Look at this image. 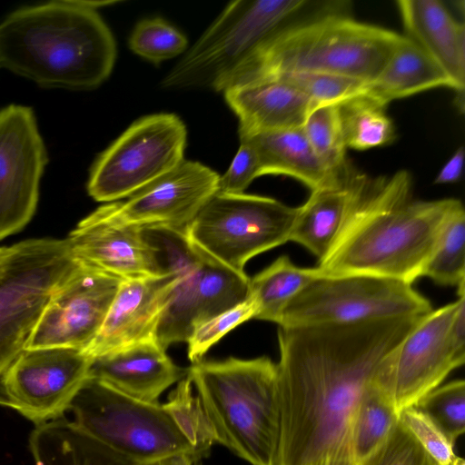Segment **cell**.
I'll use <instances>...</instances> for the list:
<instances>
[{
    "label": "cell",
    "instance_id": "f1b7e54d",
    "mask_svg": "<svg viewBox=\"0 0 465 465\" xmlns=\"http://www.w3.org/2000/svg\"><path fill=\"white\" fill-rule=\"evenodd\" d=\"M385 108L366 95L340 104L347 148L363 151L388 145L395 140V127Z\"/></svg>",
    "mask_w": 465,
    "mask_h": 465
},
{
    "label": "cell",
    "instance_id": "8d00e7d4",
    "mask_svg": "<svg viewBox=\"0 0 465 465\" xmlns=\"http://www.w3.org/2000/svg\"><path fill=\"white\" fill-rule=\"evenodd\" d=\"M359 465H439L400 422L386 441Z\"/></svg>",
    "mask_w": 465,
    "mask_h": 465
},
{
    "label": "cell",
    "instance_id": "603a6c76",
    "mask_svg": "<svg viewBox=\"0 0 465 465\" xmlns=\"http://www.w3.org/2000/svg\"><path fill=\"white\" fill-rule=\"evenodd\" d=\"M367 177L348 163L333 183L312 191L307 201L298 207L290 242L307 249L318 261L322 259Z\"/></svg>",
    "mask_w": 465,
    "mask_h": 465
},
{
    "label": "cell",
    "instance_id": "7a4b0ae2",
    "mask_svg": "<svg viewBox=\"0 0 465 465\" xmlns=\"http://www.w3.org/2000/svg\"><path fill=\"white\" fill-rule=\"evenodd\" d=\"M411 174L367 177L342 227L315 266L319 274H363L413 284L460 202L413 199Z\"/></svg>",
    "mask_w": 465,
    "mask_h": 465
},
{
    "label": "cell",
    "instance_id": "60d3db41",
    "mask_svg": "<svg viewBox=\"0 0 465 465\" xmlns=\"http://www.w3.org/2000/svg\"><path fill=\"white\" fill-rule=\"evenodd\" d=\"M304 465H355L350 449L324 456Z\"/></svg>",
    "mask_w": 465,
    "mask_h": 465
},
{
    "label": "cell",
    "instance_id": "83f0119b",
    "mask_svg": "<svg viewBox=\"0 0 465 465\" xmlns=\"http://www.w3.org/2000/svg\"><path fill=\"white\" fill-rule=\"evenodd\" d=\"M399 421V413L372 381L364 390L353 413L349 445L355 465L374 453Z\"/></svg>",
    "mask_w": 465,
    "mask_h": 465
},
{
    "label": "cell",
    "instance_id": "4dcf8cb0",
    "mask_svg": "<svg viewBox=\"0 0 465 465\" xmlns=\"http://www.w3.org/2000/svg\"><path fill=\"white\" fill-rule=\"evenodd\" d=\"M193 389L190 378L184 377L169 394L163 405L200 460L207 457L216 440L207 415Z\"/></svg>",
    "mask_w": 465,
    "mask_h": 465
},
{
    "label": "cell",
    "instance_id": "30bf717a",
    "mask_svg": "<svg viewBox=\"0 0 465 465\" xmlns=\"http://www.w3.org/2000/svg\"><path fill=\"white\" fill-rule=\"evenodd\" d=\"M465 361V290L458 299L423 316L381 361L372 383L397 412L439 387Z\"/></svg>",
    "mask_w": 465,
    "mask_h": 465
},
{
    "label": "cell",
    "instance_id": "b9f144b4",
    "mask_svg": "<svg viewBox=\"0 0 465 465\" xmlns=\"http://www.w3.org/2000/svg\"><path fill=\"white\" fill-rule=\"evenodd\" d=\"M198 461L193 455L182 453L137 463L136 465H194Z\"/></svg>",
    "mask_w": 465,
    "mask_h": 465
},
{
    "label": "cell",
    "instance_id": "ffe728a7",
    "mask_svg": "<svg viewBox=\"0 0 465 465\" xmlns=\"http://www.w3.org/2000/svg\"><path fill=\"white\" fill-rule=\"evenodd\" d=\"M156 340L138 342L92 358L89 377L140 401H158L160 395L187 376Z\"/></svg>",
    "mask_w": 465,
    "mask_h": 465
},
{
    "label": "cell",
    "instance_id": "f546056e",
    "mask_svg": "<svg viewBox=\"0 0 465 465\" xmlns=\"http://www.w3.org/2000/svg\"><path fill=\"white\" fill-rule=\"evenodd\" d=\"M422 277L444 287L465 285V211L461 202L449 216Z\"/></svg>",
    "mask_w": 465,
    "mask_h": 465
},
{
    "label": "cell",
    "instance_id": "5bb4252c",
    "mask_svg": "<svg viewBox=\"0 0 465 465\" xmlns=\"http://www.w3.org/2000/svg\"><path fill=\"white\" fill-rule=\"evenodd\" d=\"M91 361L70 347L25 349L1 379L15 409L39 425L69 409L89 377Z\"/></svg>",
    "mask_w": 465,
    "mask_h": 465
},
{
    "label": "cell",
    "instance_id": "74e56055",
    "mask_svg": "<svg viewBox=\"0 0 465 465\" xmlns=\"http://www.w3.org/2000/svg\"><path fill=\"white\" fill-rule=\"evenodd\" d=\"M399 420L439 465H450L456 459L454 443L415 407L402 410Z\"/></svg>",
    "mask_w": 465,
    "mask_h": 465
},
{
    "label": "cell",
    "instance_id": "ba28073f",
    "mask_svg": "<svg viewBox=\"0 0 465 465\" xmlns=\"http://www.w3.org/2000/svg\"><path fill=\"white\" fill-rule=\"evenodd\" d=\"M68 410L83 431L136 463L182 453L199 460L167 409L158 401L137 400L88 377Z\"/></svg>",
    "mask_w": 465,
    "mask_h": 465
},
{
    "label": "cell",
    "instance_id": "836d02e7",
    "mask_svg": "<svg viewBox=\"0 0 465 465\" xmlns=\"http://www.w3.org/2000/svg\"><path fill=\"white\" fill-rule=\"evenodd\" d=\"M187 45L182 32L159 17L140 21L129 39L130 49L154 64L185 53Z\"/></svg>",
    "mask_w": 465,
    "mask_h": 465
},
{
    "label": "cell",
    "instance_id": "9a60e30c",
    "mask_svg": "<svg viewBox=\"0 0 465 465\" xmlns=\"http://www.w3.org/2000/svg\"><path fill=\"white\" fill-rule=\"evenodd\" d=\"M46 163L32 109L11 104L0 110V240L31 221Z\"/></svg>",
    "mask_w": 465,
    "mask_h": 465
},
{
    "label": "cell",
    "instance_id": "ee69618b",
    "mask_svg": "<svg viewBox=\"0 0 465 465\" xmlns=\"http://www.w3.org/2000/svg\"><path fill=\"white\" fill-rule=\"evenodd\" d=\"M450 465H465V462L462 458L456 457Z\"/></svg>",
    "mask_w": 465,
    "mask_h": 465
},
{
    "label": "cell",
    "instance_id": "7c38bea8",
    "mask_svg": "<svg viewBox=\"0 0 465 465\" xmlns=\"http://www.w3.org/2000/svg\"><path fill=\"white\" fill-rule=\"evenodd\" d=\"M430 302L413 284L363 274H317L288 303L279 327L424 316Z\"/></svg>",
    "mask_w": 465,
    "mask_h": 465
},
{
    "label": "cell",
    "instance_id": "7402d4cb",
    "mask_svg": "<svg viewBox=\"0 0 465 465\" xmlns=\"http://www.w3.org/2000/svg\"><path fill=\"white\" fill-rule=\"evenodd\" d=\"M225 101L239 120V137L302 127L315 103L293 86L266 82L229 88Z\"/></svg>",
    "mask_w": 465,
    "mask_h": 465
},
{
    "label": "cell",
    "instance_id": "7bdbcfd3",
    "mask_svg": "<svg viewBox=\"0 0 465 465\" xmlns=\"http://www.w3.org/2000/svg\"><path fill=\"white\" fill-rule=\"evenodd\" d=\"M0 405L15 409V403L9 397L2 379H0Z\"/></svg>",
    "mask_w": 465,
    "mask_h": 465
},
{
    "label": "cell",
    "instance_id": "d6986e66",
    "mask_svg": "<svg viewBox=\"0 0 465 465\" xmlns=\"http://www.w3.org/2000/svg\"><path fill=\"white\" fill-rule=\"evenodd\" d=\"M177 282L175 272L158 277L122 280L96 337L84 353L94 358L156 340L161 315Z\"/></svg>",
    "mask_w": 465,
    "mask_h": 465
},
{
    "label": "cell",
    "instance_id": "d4e9b609",
    "mask_svg": "<svg viewBox=\"0 0 465 465\" xmlns=\"http://www.w3.org/2000/svg\"><path fill=\"white\" fill-rule=\"evenodd\" d=\"M440 87L458 92L446 72L404 35L379 74L368 84L366 96L386 107L394 100Z\"/></svg>",
    "mask_w": 465,
    "mask_h": 465
},
{
    "label": "cell",
    "instance_id": "3957f363",
    "mask_svg": "<svg viewBox=\"0 0 465 465\" xmlns=\"http://www.w3.org/2000/svg\"><path fill=\"white\" fill-rule=\"evenodd\" d=\"M111 4L59 0L15 10L0 23V67L47 87L100 85L116 43L97 8Z\"/></svg>",
    "mask_w": 465,
    "mask_h": 465
},
{
    "label": "cell",
    "instance_id": "4fadbf2b",
    "mask_svg": "<svg viewBox=\"0 0 465 465\" xmlns=\"http://www.w3.org/2000/svg\"><path fill=\"white\" fill-rule=\"evenodd\" d=\"M187 131L170 113L133 123L94 163L87 191L97 202L128 198L177 167L183 160Z\"/></svg>",
    "mask_w": 465,
    "mask_h": 465
},
{
    "label": "cell",
    "instance_id": "1f68e13d",
    "mask_svg": "<svg viewBox=\"0 0 465 465\" xmlns=\"http://www.w3.org/2000/svg\"><path fill=\"white\" fill-rule=\"evenodd\" d=\"M302 130L313 152L329 171L339 173L349 163L340 105L314 107L306 117Z\"/></svg>",
    "mask_w": 465,
    "mask_h": 465
},
{
    "label": "cell",
    "instance_id": "e575fe53",
    "mask_svg": "<svg viewBox=\"0 0 465 465\" xmlns=\"http://www.w3.org/2000/svg\"><path fill=\"white\" fill-rule=\"evenodd\" d=\"M288 84L310 97L316 104H341L367 94V82L330 74H292L276 80ZM275 82V81H273Z\"/></svg>",
    "mask_w": 465,
    "mask_h": 465
},
{
    "label": "cell",
    "instance_id": "ab89813d",
    "mask_svg": "<svg viewBox=\"0 0 465 465\" xmlns=\"http://www.w3.org/2000/svg\"><path fill=\"white\" fill-rule=\"evenodd\" d=\"M464 147H459L440 170L434 180L436 184H448L460 181L464 164Z\"/></svg>",
    "mask_w": 465,
    "mask_h": 465
},
{
    "label": "cell",
    "instance_id": "52a82bcc",
    "mask_svg": "<svg viewBox=\"0 0 465 465\" xmlns=\"http://www.w3.org/2000/svg\"><path fill=\"white\" fill-rule=\"evenodd\" d=\"M159 247L166 270L178 274L157 327L155 339L166 350L187 341L207 320L243 302L250 278L211 258L187 239L185 232L145 228Z\"/></svg>",
    "mask_w": 465,
    "mask_h": 465
},
{
    "label": "cell",
    "instance_id": "cb8c5ba5",
    "mask_svg": "<svg viewBox=\"0 0 465 465\" xmlns=\"http://www.w3.org/2000/svg\"><path fill=\"white\" fill-rule=\"evenodd\" d=\"M240 141L254 148L261 176L286 175L301 182L311 192L333 183L342 172L334 173L323 165L311 147L302 126L258 133L240 137Z\"/></svg>",
    "mask_w": 465,
    "mask_h": 465
},
{
    "label": "cell",
    "instance_id": "e0dca14e",
    "mask_svg": "<svg viewBox=\"0 0 465 465\" xmlns=\"http://www.w3.org/2000/svg\"><path fill=\"white\" fill-rule=\"evenodd\" d=\"M220 175L210 167L183 160L177 167L129 196L97 210L110 220L141 228L185 232L218 191Z\"/></svg>",
    "mask_w": 465,
    "mask_h": 465
},
{
    "label": "cell",
    "instance_id": "6da1fadb",
    "mask_svg": "<svg viewBox=\"0 0 465 465\" xmlns=\"http://www.w3.org/2000/svg\"><path fill=\"white\" fill-rule=\"evenodd\" d=\"M422 317L278 328L280 465H304L350 449L364 390Z\"/></svg>",
    "mask_w": 465,
    "mask_h": 465
},
{
    "label": "cell",
    "instance_id": "2e32d148",
    "mask_svg": "<svg viewBox=\"0 0 465 465\" xmlns=\"http://www.w3.org/2000/svg\"><path fill=\"white\" fill-rule=\"evenodd\" d=\"M120 282L79 262L52 294L25 349L70 347L84 351L96 337Z\"/></svg>",
    "mask_w": 465,
    "mask_h": 465
},
{
    "label": "cell",
    "instance_id": "f35d334b",
    "mask_svg": "<svg viewBox=\"0 0 465 465\" xmlns=\"http://www.w3.org/2000/svg\"><path fill=\"white\" fill-rule=\"evenodd\" d=\"M261 176L260 163L254 148L241 141L228 170L219 177L218 191L223 193H243L252 182Z\"/></svg>",
    "mask_w": 465,
    "mask_h": 465
},
{
    "label": "cell",
    "instance_id": "4316f807",
    "mask_svg": "<svg viewBox=\"0 0 465 465\" xmlns=\"http://www.w3.org/2000/svg\"><path fill=\"white\" fill-rule=\"evenodd\" d=\"M315 267L296 266L288 255H281L249 281V293L256 303L254 319L279 324L293 297L316 275Z\"/></svg>",
    "mask_w": 465,
    "mask_h": 465
},
{
    "label": "cell",
    "instance_id": "8992f818",
    "mask_svg": "<svg viewBox=\"0 0 465 465\" xmlns=\"http://www.w3.org/2000/svg\"><path fill=\"white\" fill-rule=\"evenodd\" d=\"M306 0L232 1L166 74V89L223 92L232 74L264 39L292 21Z\"/></svg>",
    "mask_w": 465,
    "mask_h": 465
},
{
    "label": "cell",
    "instance_id": "ac0fdd59",
    "mask_svg": "<svg viewBox=\"0 0 465 465\" xmlns=\"http://www.w3.org/2000/svg\"><path fill=\"white\" fill-rule=\"evenodd\" d=\"M66 239L76 261L121 281L170 273L143 228L115 223L97 209Z\"/></svg>",
    "mask_w": 465,
    "mask_h": 465
},
{
    "label": "cell",
    "instance_id": "277c9868",
    "mask_svg": "<svg viewBox=\"0 0 465 465\" xmlns=\"http://www.w3.org/2000/svg\"><path fill=\"white\" fill-rule=\"evenodd\" d=\"M337 4L298 22L293 19L264 39L232 74L223 92L292 74L371 82L404 35L358 21Z\"/></svg>",
    "mask_w": 465,
    "mask_h": 465
},
{
    "label": "cell",
    "instance_id": "9c48e42d",
    "mask_svg": "<svg viewBox=\"0 0 465 465\" xmlns=\"http://www.w3.org/2000/svg\"><path fill=\"white\" fill-rule=\"evenodd\" d=\"M67 239L34 238L0 254V379L26 348L52 294L78 265Z\"/></svg>",
    "mask_w": 465,
    "mask_h": 465
},
{
    "label": "cell",
    "instance_id": "8fae6325",
    "mask_svg": "<svg viewBox=\"0 0 465 465\" xmlns=\"http://www.w3.org/2000/svg\"><path fill=\"white\" fill-rule=\"evenodd\" d=\"M298 213L261 195L217 192L185 230L187 239L224 266L244 272L254 256L290 242Z\"/></svg>",
    "mask_w": 465,
    "mask_h": 465
},
{
    "label": "cell",
    "instance_id": "484cf974",
    "mask_svg": "<svg viewBox=\"0 0 465 465\" xmlns=\"http://www.w3.org/2000/svg\"><path fill=\"white\" fill-rule=\"evenodd\" d=\"M29 446L35 465H136L83 431L73 420L39 424Z\"/></svg>",
    "mask_w": 465,
    "mask_h": 465
},
{
    "label": "cell",
    "instance_id": "d6a6232c",
    "mask_svg": "<svg viewBox=\"0 0 465 465\" xmlns=\"http://www.w3.org/2000/svg\"><path fill=\"white\" fill-rule=\"evenodd\" d=\"M455 444L465 430V382L455 380L439 386L412 405Z\"/></svg>",
    "mask_w": 465,
    "mask_h": 465
},
{
    "label": "cell",
    "instance_id": "d590c367",
    "mask_svg": "<svg viewBox=\"0 0 465 465\" xmlns=\"http://www.w3.org/2000/svg\"><path fill=\"white\" fill-rule=\"evenodd\" d=\"M256 312L255 302L248 296L234 307L197 326L186 341L190 361L195 363L203 361V357L213 345L237 326L254 319Z\"/></svg>",
    "mask_w": 465,
    "mask_h": 465
},
{
    "label": "cell",
    "instance_id": "5b68a950",
    "mask_svg": "<svg viewBox=\"0 0 465 465\" xmlns=\"http://www.w3.org/2000/svg\"><path fill=\"white\" fill-rule=\"evenodd\" d=\"M187 369L216 443L251 465H280L277 364L267 356L229 357Z\"/></svg>",
    "mask_w": 465,
    "mask_h": 465
},
{
    "label": "cell",
    "instance_id": "f6af8a7d",
    "mask_svg": "<svg viewBox=\"0 0 465 465\" xmlns=\"http://www.w3.org/2000/svg\"><path fill=\"white\" fill-rule=\"evenodd\" d=\"M4 247H0V254L2 253Z\"/></svg>",
    "mask_w": 465,
    "mask_h": 465
},
{
    "label": "cell",
    "instance_id": "44dd1931",
    "mask_svg": "<svg viewBox=\"0 0 465 465\" xmlns=\"http://www.w3.org/2000/svg\"><path fill=\"white\" fill-rule=\"evenodd\" d=\"M405 36L432 58L455 84L465 85V27L439 0H400Z\"/></svg>",
    "mask_w": 465,
    "mask_h": 465
}]
</instances>
